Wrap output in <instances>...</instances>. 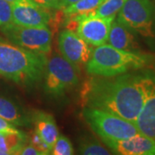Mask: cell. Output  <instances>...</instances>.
<instances>
[{"label": "cell", "mask_w": 155, "mask_h": 155, "mask_svg": "<svg viewBox=\"0 0 155 155\" xmlns=\"http://www.w3.org/2000/svg\"><path fill=\"white\" fill-rule=\"evenodd\" d=\"M149 56L140 52L117 49L109 44L96 47L86 63V72L93 77H113L147 67Z\"/></svg>", "instance_id": "3957f363"}, {"label": "cell", "mask_w": 155, "mask_h": 155, "mask_svg": "<svg viewBox=\"0 0 155 155\" xmlns=\"http://www.w3.org/2000/svg\"><path fill=\"white\" fill-rule=\"evenodd\" d=\"M117 20L145 38L155 37L154 0H127Z\"/></svg>", "instance_id": "8992f818"}, {"label": "cell", "mask_w": 155, "mask_h": 155, "mask_svg": "<svg viewBox=\"0 0 155 155\" xmlns=\"http://www.w3.org/2000/svg\"><path fill=\"white\" fill-rule=\"evenodd\" d=\"M19 154L21 155H41V153L39 152L36 148H35L31 145L24 144L20 149Z\"/></svg>", "instance_id": "d4e9b609"}, {"label": "cell", "mask_w": 155, "mask_h": 155, "mask_svg": "<svg viewBox=\"0 0 155 155\" xmlns=\"http://www.w3.org/2000/svg\"><path fill=\"white\" fill-rule=\"evenodd\" d=\"M39 5L42 6L48 10H60L59 0H33Z\"/></svg>", "instance_id": "603a6c76"}, {"label": "cell", "mask_w": 155, "mask_h": 155, "mask_svg": "<svg viewBox=\"0 0 155 155\" xmlns=\"http://www.w3.org/2000/svg\"><path fill=\"white\" fill-rule=\"evenodd\" d=\"M102 1L103 0H78L61 11L68 17L87 15L94 11Z\"/></svg>", "instance_id": "e0dca14e"}, {"label": "cell", "mask_w": 155, "mask_h": 155, "mask_svg": "<svg viewBox=\"0 0 155 155\" xmlns=\"http://www.w3.org/2000/svg\"><path fill=\"white\" fill-rule=\"evenodd\" d=\"M114 153L122 155H155V141L140 134L123 140H104Z\"/></svg>", "instance_id": "8fae6325"}, {"label": "cell", "mask_w": 155, "mask_h": 155, "mask_svg": "<svg viewBox=\"0 0 155 155\" xmlns=\"http://www.w3.org/2000/svg\"><path fill=\"white\" fill-rule=\"evenodd\" d=\"M127 0H103L91 14L103 17H116Z\"/></svg>", "instance_id": "ac0fdd59"}, {"label": "cell", "mask_w": 155, "mask_h": 155, "mask_svg": "<svg viewBox=\"0 0 155 155\" xmlns=\"http://www.w3.org/2000/svg\"><path fill=\"white\" fill-rule=\"evenodd\" d=\"M58 46L61 55L78 67L86 65L93 50L75 31L67 28L59 34Z\"/></svg>", "instance_id": "30bf717a"}, {"label": "cell", "mask_w": 155, "mask_h": 155, "mask_svg": "<svg viewBox=\"0 0 155 155\" xmlns=\"http://www.w3.org/2000/svg\"><path fill=\"white\" fill-rule=\"evenodd\" d=\"M74 153V149L69 139L59 134L58 138L52 147L51 153L53 155H72Z\"/></svg>", "instance_id": "ffe728a7"}, {"label": "cell", "mask_w": 155, "mask_h": 155, "mask_svg": "<svg viewBox=\"0 0 155 155\" xmlns=\"http://www.w3.org/2000/svg\"><path fill=\"white\" fill-rule=\"evenodd\" d=\"M12 22L24 27H48L51 22L49 11L33 0H17L11 4Z\"/></svg>", "instance_id": "9c48e42d"}, {"label": "cell", "mask_w": 155, "mask_h": 155, "mask_svg": "<svg viewBox=\"0 0 155 155\" xmlns=\"http://www.w3.org/2000/svg\"><path fill=\"white\" fill-rule=\"evenodd\" d=\"M44 91L50 96H61L79 83L78 67L54 53L47 61L44 73Z\"/></svg>", "instance_id": "5b68a950"}, {"label": "cell", "mask_w": 155, "mask_h": 155, "mask_svg": "<svg viewBox=\"0 0 155 155\" xmlns=\"http://www.w3.org/2000/svg\"><path fill=\"white\" fill-rule=\"evenodd\" d=\"M47 56L23 48L0 37V77L22 85H31L44 76Z\"/></svg>", "instance_id": "7a4b0ae2"}, {"label": "cell", "mask_w": 155, "mask_h": 155, "mask_svg": "<svg viewBox=\"0 0 155 155\" xmlns=\"http://www.w3.org/2000/svg\"><path fill=\"white\" fill-rule=\"evenodd\" d=\"M134 35V32L115 18L111 24L107 42L117 49L140 52V46Z\"/></svg>", "instance_id": "7c38bea8"}, {"label": "cell", "mask_w": 155, "mask_h": 155, "mask_svg": "<svg viewBox=\"0 0 155 155\" xmlns=\"http://www.w3.org/2000/svg\"><path fill=\"white\" fill-rule=\"evenodd\" d=\"M28 136L20 130L17 132H0V151L8 154H19L20 149L26 144Z\"/></svg>", "instance_id": "2e32d148"}, {"label": "cell", "mask_w": 155, "mask_h": 155, "mask_svg": "<svg viewBox=\"0 0 155 155\" xmlns=\"http://www.w3.org/2000/svg\"><path fill=\"white\" fill-rule=\"evenodd\" d=\"M78 21L76 33L89 45L97 47L105 44L112 22L116 17H103L92 14L72 17Z\"/></svg>", "instance_id": "ba28073f"}, {"label": "cell", "mask_w": 155, "mask_h": 155, "mask_svg": "<svg viewBox=\"0 0 155 155\" xmlns=\"http://www.w3.org/2000/svg\"><path fill=\"white\" fill-rule=\"evenodd\" d=\"M78 153L84 155H109L110 153L104 147L94 140H84L78 147Z\"/></svg>", "instance_id": "d6986e66"}, {"label": "cell", "mask_w": 155, "mask_h": 155, "mask_svg": "<svg viewBox=\"0 0 155 155\" xmlns=\"http://www.w3.org/2000/svg\"><path fill=\"white\" fill-rule=\"evenodd\" d=\"M19 131L16 126L0 116V132H17Z\"/></svg>", "instance_id": "cb8c5ba5"}, {"label": "cell", "mask_w": 155, "mask_h": 155, "mask_svg": "<svg viewBox=\"0 0 155 155\" xmlns=\"http://www.w3.org/2000/svg\"><path fill=\"white\" fill-rule=\"evenodd\" d=\"M9 41L23 48L48 54L52 46V33L48 27H24L11 22L0 28Z\"/></svg>", "instance_id": "52a82bcc"}, {"label": "cell", "mask_w": 155, "mask_h": 155, "mask_svg": "<svg viewBox=\"0 0 155 155\" xmlns=\"http://www.w3.org/2000/svg\"><path fill=\"white\" fill-rule=\"evenodd\" d=\"M31 119L35 132L50 147H53L60 134L54 116L46 112L37 111L31 115Z\"/></svg>", "instance_id": "4fadbf2b"}, {"label": "cell", "mask_w": 155, "mask_h": 155, "mask_svg": "<svg viewBox=\"0 0 155 155\" xmlns=\"http://www.w3.org/2000/svg\"><path fill=\"white\" fill-rule=\"evenodd\" d=\"M134 124L140 133L155 141V84Z\"/></svg>", "instance_id": "5bb4252c"}, {"label": "cell", "mask_w": 155, "mask_h": 155, "mask_svg": "<svg viewBox=\"0 0 155 155\" xmlns=\"http://www.w3.org/2000/svg\"><path fill=\"white\" fill-rule=\"evenodd\" d=\"M78 0H59V6H60V10H62L64 8H66L67 6L71 5L72 4L76 3Z\"/></svg>", "instance_id": "484cf974"}, {"label": "cell", "mask_w": 155, "mask_h": 155, "mask_svg": "<svg viewBox=\"0 0 155 155\" xmlns=\"http://www.w3.org/2000/svg\"><path fill=\"white\" fill-rule=\"evenodd\" d=\"M0 116L16 127H28L32 123L31 115L14 101L3 96H0Z\"/></svg>", "instance_id": "9a60e30c"}, {"label": "cell", "mask_w": 155, "mask_h": 155, "mask_svg": "<svg viewBox=\"0 0 155 155\" xmlns=\"http://www.w3.org/2000/svg\"><path fill=\"white\" fill-rule=\"evenodd\" d=\"M154 84V78L146 74L94 76L84 84L82 99L84 107L108 111L134 123Z\"/></svg>", "instance_id": "6da1fadb"}, {"label": "cell", "mask_w": 155, "mask_h": 155, "mask_svg": "<svg viewBox=\"0 0 155 155\" xmlns=\"http://www.w3.org/2000/svg\"><path fill=\"white\" fill-rule=\"evenodd\" d=\"M6 2H8V3H10V4H13V3H14V2H15V1H17V0H5Z\"/></svg>", "instance_id": "4316f807"}, {"label": "cell", "mask_w": 155, "mask_h": 155, "mask_svg": "<svg viewBox=\"0 0 155 155\" xmlns=\"http://www.w3.org/2000/svg\"><path fill=\"white\" fill-rule=\"evenodd\" d=\"M12 22L11 5L5 0H0V28Z\"/></svg>", "instance_id": "7402d4cb"}, {"label": "cell", "mask_w": 155, "mask_h": 155, "mask_svg": "<svg viewBox=\"0 0 155 155\" xmlns=\"http://www.w3.org/2000/svg\"><path fill=\"white\" fill-rule=\"evenodd\" d=\"M29 144L33 146L35 148L38 150L39 152L41 153V155H47L51 153L52 147H50L40 137V135L35 132V130H33L30 133Z\"/></svg>", "instance_id": "44dd1931"}, {"label": "cell", "mask_w": 155, "mask_h": 155, "mask_svg": "<svg viewBox=\"0 0 155 155\" xmlns=\"http://www.w3.org/2000/svg\"><path fill=\"white\" fill-rule=\"evenodd\" d=\"M82 116L91 128L103 140H123L140 134L134 122L108 111L84 107Z\"/></svg>", "instance_id": "277c9868"}]
</instances>
